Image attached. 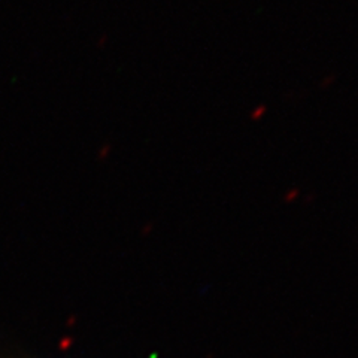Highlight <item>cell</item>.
Returning a JSON list of instances; mask_svg holds the SVG:
<instances>
[]
</instances>
